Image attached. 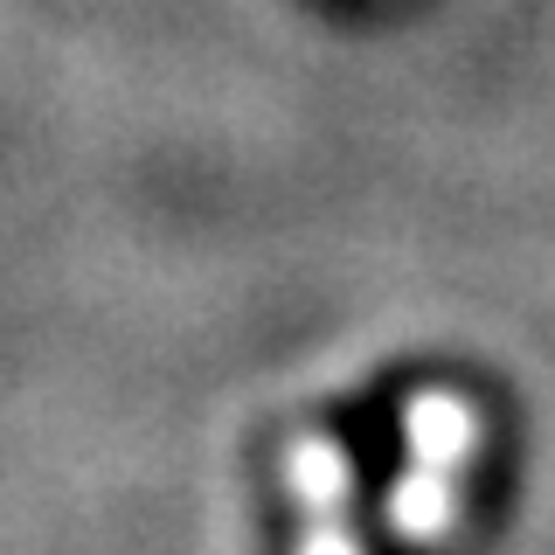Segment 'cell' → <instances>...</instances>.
<instances>
[{
    "label": "cell",
    "mask_w": 555,
    "mask_h": 555,
    "mask_svg": "<svg viewBox=\"0 0 555 555\" xmlns=\"http://www.w3.org/2000/svg\"><path fill=\"white\" fill-rule=\"evenodd\" d=\"M403 430H410V473L389 493V528L396 542L430 548L459 528V486L479 451V410L459 389H424L403 410Z\"/></svg>",
    "instance_id": "6da1fadb"
},
{
    "label": "cell",
    "mask_w": 555,
    "mask_h": 555,
    "mask_svg": "<svg viewBox=\"0 0 555 555\" xmlns=\"http://www.w3.org/2000/svg\"><path fill=\"white\" fill-rule=\"evenodd\" d=\"M278 473H285L292 500H299L306 514H340V507H347V486H354V465H347V451H340L334 438H320V430L292 438L285 459H278Z\"/></svg>",
    "instance_id": "7a4b0ae2"
},
{
    "label": "cell",
    "mask_w": 555,
    "mask_h": 555,
    "mask_svg": "<svg viewBox=\"0 0 555 555\" xmlns=\"http://www.w3.org/2000/svg\"><path fill=\"white\" fill-rule=\"evenodd\" d=\"M299 555H361V542L340 528V514H312V528H306Z\"/></svg>",
    "instance_id": "3957f363"
}]
</instances>
